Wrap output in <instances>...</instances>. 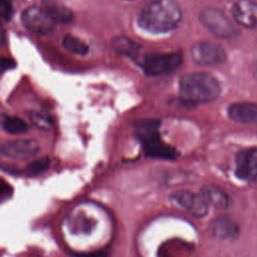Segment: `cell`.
<instances>
[{"instance_id":"obj_1","label":"cell","mask_w":257,"mask_h":257,"mask_svg":"<svg viewBox=\"0 0 257 257\" xmlns=\"http://www.w3.org/2000/svg\"><path fill=\"white\" fill-rule=\"evenodd\" d=\"M182 9L175 0H153L139 15V25L152 33H166L179 26Z\"/></svg>"},{"instance_id":"obj_2","label":"cell","mask_w":257,"mask_h":257,"mask_svg":"<svg viewBox=\"0 0 257 257\" xmlns=\"http://www.w3.org/2000/svg\"><path fill=\"white\" fill-rule=\"evenodd\" d=\"M182 100L189 105H197L215 100L221 93L219 80L208 72H191L179 82Z\"/></svg>"},{"instance_id":"obj_3","label":"cell","mask_w":257,"mask_h":257,"mask_svg":"<svg viewBox=\"0 0 257 257\" xmlns=\"http://www.w3.org/2000/svg\"><path fill=\"white\" fill-rule=\"evenodd\" d=\"M159 121L146 119L137 123L136 134L142 143L145 153L151 158L164 160H174L177 158V152L165 144L159 135Z\"/></svg>"},{"instance_id":"obj_4","label":"cell","mask_w":257,"mask_h":257,"mask_svg":"<svg viewBox=\"0 0 257 257\" xmlns=\"http://www.w3.org/2000/svg\"><path fill=\"white\" fill-rule=\"evenodd\" d=\"M199 19L202 25L218 38L231 39L238 33L229 17L218 8H204L199 14Z\"/></svg>"},{"instance_id":"obj_5","label":"cell","mask_w":257,"mask_h":257,"mask_svg":"<svg viewBox=\"0 0 257 257\" xmlns=\"http://www.w3.org/2000/svg\"><path fill=\"white\" fill-rule=\"evenodd\" d=\"M182 64V55L178 52L149 54L142 60L146 74L152 76L165 75L175 71Z\"/></svg>"},{"instance_id":"obj_6","label":"cell","mask_w":257,"mask_h":257,"mask_svg":"<svg viewBox=\"0 0 257 257\" xmlns=\"http://www.w3.org/2000/svg\"><path fill=\"white\" fill-rule=\"evenodd\" d=\"M190 53L195 63L204 66L218 65L227 59L225 49L221 45L211 41H200L194 44Z\"/></svg>"},{"instance_id":"obj_7","label":"cell","mask_w":257,"mask_h":257,"mask_svg":"<svg viewBox=\"0 0 257 257\" xmlns=\"http://www.w3.org/2000/svg\"><path fill=\"white\" fill-rule=\"evenodd\" d=\"M21 20L26 29L41 35H46L52 32L55 25V22L46 11L38 6H30L26 8L22 13Z\"/></svg>"},{"instance_id":"obj_8","label":"cell","mask_w":257,"mask_h":257,"mask_svg":"<svg viewBox=\"0 0 257 257\" xmlns=\"http://www.w3.org/2000/svg\"><path fill=\"white\" fill-rule=\"evenodd\" d=\"M236 176L246 182L257 180V147L240 151L235 160Z\"/></svg>"},{"instance_id":"obj_9","label":"cell","mask_w":257,"mask_h":257,"mask_svg":"<svg viewBox=\"0 0 257 257\" xmlns=\"http://www.w3.org/2000/svg\"><path fill=\"white\" fill-rule=\"evenodd\" d=\"M174 201L195 217H204L209 210V205L204 196L200 193L190 191H178L173 195Z\"/></svg>"},{"instance_id":"obj_10","label":"cell","mask_w":257,"mask_h":257,"mask_svg":"<svg viewBox=\"0 0 257 257\" xmlns=\"http://www.w3.org/2000/svg\"><path fill=\"white\" fill-rule=\"evenodd\" d=\"M232 16L237 24L249 29H257V2L238 0L232 6Z\"/></svg>"},{"instance_id":"obj_11","label":"cell","mask_w":257,"mask_h":257,"mask_svg":"<svg viewBox=\"0 0 257 257\" xmlns=\"http://www.w3.org/2000/svg\"><path fill=\"white\" fill-rule=\"evenodd\" d=\"M39 151V145L34 140H16L1 145V154L11 159L23 160L34 156Z\"/></svg>"},{"instance_id":"obj_12","label":"cell","mask_w":257,"mask_h":257,"mask_svg":"<svg viewBox=\"0 0 257 257\" xmlns=\"http://www.w3.org/2000/svg\"><path fill=\"white\" fill-rule=\"evenodd\" d=\"M228 116L239 123L257 124V103L252 101H240L229 105Z\"/></svg>"},{"instance_id":"obj_13","label":"cell","mask_w":257,"mask_h":257,"mask_svg":"<svg viewBox=\"0 0 257 257\" xmlns=\"http://www.w3.org/2000/svg\"><path fill=\"white\" fill-rule=\"evenodd\" d=\"M209 232L216 239L233 240L239 234V226L229 217H219L211 222Z\"/></svg>"},{"instance_id":"obj_14","label":"cell","mask_w":257,"mask_h":257,"mask_svg":"<svg viewBox=\"0 0 257 257\" xmlns=\"http://www.w3.org/2000/svg\"><path fill=\"white\" fill-rule=\"evenodd\" d=\"M41 7L55 23H68L73 19V12L56 0H42Z\"/></svg>"},{"instance_id":"obj_15","label":"cell","mask_w":257,"mask_h":257,"mask_svg":"<svg viewBox=\"0 0 257 257\" xmlns=\"http://www.w3.org/2000/svg\"><path fill=\"white\" fill-rule=\"evenodd\" d=\"M201 194L204 196L210 207L215 209H226L229 206L230 200L226 192L215 185H207L201 190Z\"/></svg>"},{"instance_id":"obj_16","label":"cell","mask_w":257,"mask_h":257,"mask_svg":"<svg viewBox=\"0 0 257 257\" xmlns=\"http://www.w3.org/2000/svg\"><path fill=\"white\" fill-rule=\"evenodd\" d=\"M111 46L117 53L130 57L132 59H136L137 56L139 55L140 46L138 45V43L132 41L126 37L119 36L114 38L111 42Z\"/></svg>"},{"instance_id":"obj_17","label":"cell","mask_w":257,"mask_h":257,"mask_svg":"<svg viewBox=\"0 0 257 257\" xmlns=\"http://www.w3.org/2000/svg\"><path fill=\"white\" fill-rule=\"evenodd\" d=\"M62 45L67 51L73 54L85 55L88 52L87 44L73 35H65L62 39Z\"/></svg>"},{"instance_id":"obj_18","label":"cell","mask_w":257,"mask_h":257,"mask_svg":"<svg viewBox=\"0 0 257 257\" xmlns=\"http://www.w3.org/2000/svg\"><path fill=\"white\" fill-rule=\"evenodd\" d=\"M2 127L9 134H22L27 132L28 124L17 116L3 115L2 117Z\"/></svg>"},{"instance_id":"obj_19","label":"cell","mask_w":257,"mask_h":257,"mask_svg":"<svg viewBox=\"0 0 257 257\" xmlns=\"http://www.w3.org/2000/svg\"><path fill=\"white\" fill-rule=\"evenodd\" d=\"M30 119L35 126L42 130H47L52 125L51 118L42 112H32L30 115Z\"/></svg>"},{"instance_id":"obj_20","label":"cell","mask_w":257,"mask_h":257,"mask_svg":"<svg viewBox=\"0 0 257 257\" xmlns=\"http://www.w3.org/2000/svg\"><path fill=\"white\" fill-rule=\"evenodd\" d=\"M49 166V160L47 158H42L34 161L27 167V172L29 175H38L44 172Z\"/></svg>"},{"instance_id":"obj_21","label":"cell","mask_w":257,"mask_h":257,"mask_svg":"<svg viewBox=\"0 0 257 257\" xmlns=\"http://www.w3.org/2000/svg\"><path fill=\"white\" fill-rule=\"evenodd\" d=\"M1 11H2V17L6 21L9 20L13 14V8L11 5L10 0H2L1 1Z\"/></svg>"},{"instance_id":"obj_22","label":"cell","mask_w":257,"mask_h":257,"mask_svg":"<svg viewBox=\"0 0 257 257\" xmlns=\"http://www.w3.org/2000/svg\"><path fill=\"white\" fill-rule=\"evenodd\" d=\"M14 62L11 60V59H6L4 58L2 60V68L3 69H8V68H12L14 66Z\"/></svg>"},{"instance_id":"obj_23","label":"cell","mask_w":257,"mask_h":257,"mask_svg":"<svg viewBox=\"0 0 257 257\" xmlns=\"http://www.w3.org/2000/svg\"><path fill=\"white\" fill-rule=\"evenodd\" d=\"M88 257H106V256L104 254H102V253H95V254L89 255Z\"/></svg>"},{"instance_id":"obj_24","label":"cell","mask_w":257,"mask_h":257,"mask_svg":"<svg viewBox=\"0 0 257 257\" xmlns=\"http://www.w3.org/2000/svg\"><path fill=\"white\" fill-rule=\"evenodd\" d=\"M255 71H256V74H257V62H256V65H255Z\"/></svg>"},{"instance_id":"obj_25","label":"cell","mask_w":257,"mask_h":257,"mask_svg":"<svg viewBox=\"0 0 257 257\" xmlns=\"http://www.w3.org/2000/svg\"><path fill=\"white\" fill-rule=\"evenodd\" d=\"M123 1H135V0H123Z\"/></svg>"}]
</instances>
